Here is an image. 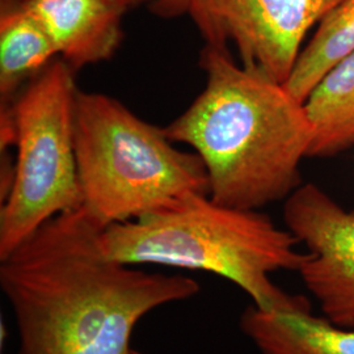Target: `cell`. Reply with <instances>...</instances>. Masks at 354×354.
I'll return each instance as SVG.
<instances>
[{
  "instance_id": "cell-1",
  "label": "cell",
  "mask_w": 354,
  "mask_h": 354,
  "mask_svg": "<svg viewBox=\"0 0 354 354\" xmlns=\"http://www.w3.org/2000/svg\"><path fill=\"white\" fill-rule=\"evenodd\" d=\"M102 230L82 206L54 216L0 260L19 354H142L131 345L140 319L200 292L190 277L108 259Z\"/></svg>"
},
{
  "instance_id": "cell-2",
  "label": "cell",
  "mask_w": 354,
  "mask_h": 354,
  "mask_svg": "<svg viewBox=\"0 0 354 354\" xmlns=\"http://www.w3.org/2000/svg\"><path fill=\"white\" fill-rule=\"evenodd\" d=\"M203 92L165 127L205 165L210 197L230 207L260 210L302 185L314 130L304 102L285 84L236 64L228 48L205 44Z\"/></svg>"
},
{
  "instance_id": "cell-3",
  "label": "cell",
  "mask_w": 354,
  "mask_h": 354,
  "mask_svg": "<svg viewBox=\"0 0 354 354\" xmlns=\"http://www.w3.org/2000/svg\"><path fill=\"white\" fill-rule=\"evenodd\" d=\"M104 254L127 266L203 270L239 286L261 310L304 302L279 288L272 274L298 272L306 252L288 228L259 210L230 207L209 193L190 192L136 219L102 231Z\"/></svg>"
},
{
  "instance_id": "cell-4",
  "label": "cell",
  "mask_w": 354,
  "mask_h": 354,
  "mask_svg": "<svg viewBox=\"0 0 354 354\" xmlns=\"http://www.w3.org/2000/svg\"><path fill=\"white\" fill-rule=\"evenodd\" d=\"M75 155L83 207L102 227L147 214L190 193H209L201 158L174 146L111 96L77 89Z\"/></svg>"
},
{
  "instance_id": "cell-5",
  "label": "cell",
  "mask_w": 354,
  "mask_h": 354,
  "mask_svg": "<svg viewBox=\"0 0 354 354\" xmlns=\"http://www.w3.org/2000/svg\"><path fill=\"white\" fill-rule=\"evenodd\" d=\"M74 70L55 58L6 112L16 165L0 209V260L57 215L83 206L75 155Z\"/></svg>"
},
{
  "instance_id": "cell-6",
  "label": "cell",
  "mask_w": 354,
  "mask_h": 354,
  "mask_svg": "<svg viewBox=\"0 0 354 354\" xmlns=\"http://www.w3.org/2000/svg\"><path fill=\"white\" fill-rule=\"evenodd\" d=\"M342 0H189L205 44L238 51L245 68L285 84L307 33Z\"/></svg>"
},
{
  "instance_id": "cell-7",
  "label": "cell",
  "mask_w": 354,
  "mask_h": 354,
  "mask_svg": "<svg viewBox=\"0 0 354 354\" xmlns=\"http://www.w3.org/2000/svg\"><path fill=\"white\" fill-rule=\"evenodd\" d=\"M283 222L306 247L298 273L323 317L354 328V209L308 183L285 200Z\"/></svg>"
},
{
  "instance_id": "cell-8",
  "label": "cell",
  "mask_w": 354,
  "mask_h": 354,
  "mask_svg": "<svg viewBox=\"0 0 354 354\" xmlns=\"http://www.w3.org/2000/svg\"><path fill=\"white\" fill-rule=\"evenodd\" d=\"M30 13L74 71L108 61L122 38V17L105 0H28L16 6Z\"/></svg>"
},
{
  "instance_id": "cell-9",
  "label": "cell",
  "mask_w": 354,
  "mask_h": 354,
  "mask_svg": "<svg viewBox=\"0 0 354 354\" xmlns=\"http://www.w3.org/2000/svg\"><path fill=\"white\" fill-rule=\"evenodd\" d=\"M239 326L261 354H354V328L314 315L308 299L270 311L250 304Z\"/></svg>"
},
{
  "instance_id": "cell-10",
  "label": "cell",
  "mask_w": 354,
  "mask_h": 354,
  "mask_svg": "<svg viewBox=\"0 0 354 354\" xmlns=\"http://www.w3.org/2000/svg\"><path fill=\"white\" fill-rule=\"evenodd\" d=\"M314 137L308 158H329L354 146V51L319 82L304 102Z\"/></svg>"
},
{
  "instance_id": "cell-11",
  "label": "cell",
  "mask_w": 354,
  "mask_h": 354,
  "mask_svg": "<svg viewBox=\"0 0 354 354\" xmlns=\"http://www.w3.org/2000/svg\"><path fill=\"white\" fill-rule=\"evenodd\" d=\"M58 53L37 20L23 7H3L0 17V95L8 102Z\"/></svg>"
},
{
  "instance_id": "cell-12",
  "label": "cell",
  "mask_w": 354,
  "mask_h": 354,
  "mask_svg": "<svg viewBox=\"0 0 354 354\" xmlns=\"http://www.w3.org/2000/svg\"><path fill=\"white\" fill-rule=\"evenodd\" d=\"M354 51V0H342L317 24L285 87L304 102L324 75Z\"/></svg>"
},
{
  "instance_id": "cell-13",
  "label": "cell",
  "mask_w": 354,
  "mask_h": 354,
  "mask_svg": "<svg viewBox=\"0 0 354 354\" xmlns=\"http://www.w3.org/2000/svg\"><path fill=\"white\" fill-rule=\"evenodd\" d=\"M149 8L156 17L171 20L188 15L189 0H153Z\"/></svg>"
},
{
  "instance_id": "cell-14",
  "label": "cell",
  "mask_w": 354,
  "mask_h": 354,
  "mask_svg": "<svg viewBox=\"0 0 354 354\" xmlns=\"http://www.w3.org/2000/svg\"><path fill=\"white\" fill-rule=\"evenodd\" d=\"M28 0H4L3 1V7H16L20 6L23 3H26ZM108 1L111 6H113L114 8H117L118 11L122 13H127L130 10H134L143 4H151L153 0H105Z\"/></svg>"
}]
</instances>
